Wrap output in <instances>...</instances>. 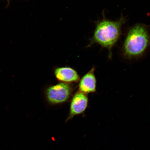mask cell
Masks as SVG:
<instances>
[{
	"instance_id": "5b68a950",
	"label": "cell",
	"mask_w": 150,
	"mask_h": 150,
	"mask_svg": "<svg viewBox=\"0 0 150 150\" xmlns=\"http://www.w3.org/2000/svg\"><path fill=\"white\" fill-rule=\"evenodd\" d=\"M95 71V67H93L81 79L79 85L80 91L86 94L96 91L97 80Z\"/></svg>"
},
{
	"instance_id": "8992f818",
	"label": "cell",
	"mask_w": 150,
	"mask_h": 150,
	"mask_svg": "<svg viewBox=\"0 0 150 150\" xmlns=\"http://www.w3.org/2000/svg\"><path fill=\"white\" fill-rule=\"evenodd\" d=\"M54 74L58 80L63 83L77 82L80 80L77 72L70 67H58L54 71Z\"/></svg>"
},
{
	"instance_id": "52a82bcc",
	"label": "cell",
	"mask_w": 150,
	"mask_h": 150,
	"mask_svg": "<svg viewBox=\"0 0 150 150\" xmlns=\"http://www.w3.org/2000/svg\"><path fill=\"white\" fill-rule=\"evenodd\" d=\"M7 1H8V4H9V1H10V0H7Z\"/></svg>"
},
{
	"instance_id": "6da1fadb",
	"label": "cell",
	"mask_w": 150,
	"mask_h": 150,
	"mask_svg": "<svg viewBox=\"0 0 150 150\" xmlns=\"http://www.w3.org/2000/svg\"><path fill=\"white\" fill-rule=\"evenodd\" d=\"M125 18L122 16L119 20L112 21L104 17L97 22L94 33L89 45V47L97 44L108 52L109 59H111L112 49L119 38L122 26L126 22Z\"/></svg>"
},
{
	"instance_id": "7a4b0ae2",
	"label": "cell",
	"mask_w": 150,
	"mask_h": 150,
	"mask_svg": "<svg viewBox=\"0 0 150 150\" xmlns=\"http://www.w3.org/2000/svg\"><path fill=\"white\" fill-rule=\"evenodd\" d=\"M150 44L147 26L137 24L131 28L125 37L122 50L123 56L127 59H139L144 55Z\"/></svg>"
},
{
	"instance_id": "277c9868",
	"label": "cell",
	"mask_w": 150,
	"mask_h": 150,
	"mask_svg": "<svg viewBox=\"0 0 150 150\" xmlns=\"http://www.w3.org/2000/svg\"><path fill=\"white\" fill-rule=\"evenodd\" d=\"M88 104V98L86 94L77 92L73 96L71 103L70 113L66 122L75 116L80 115L85 111Z\"/></svg>"
},
{
	"instance_id": "3957f363",
	"label": "cell",
	"mask_w": 150,
	"mask_h": 150,
	"mask_svg": "<svg viewBox=\"0 0 150 150\" xmlns=\"http://www.w3.org/2000/svg\"><path fill=\"white\" fill-rule=\"evenodd\" d=\"M72 90L70 84L63 82L50 86L46 91L47 99L52 104H61L68 100Z\"/></svg>"
}]
</instances>
